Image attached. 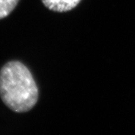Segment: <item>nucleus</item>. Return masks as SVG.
I'll list each match as a JSON object with an SVG mask.
<instances>
[{
	"mask_svg": "<svg viewBox=\"0 0 135 135\" xmlns=\"http://www.w3.org/2000/svg\"><path fill=\"white\" fill-rule=\"evenodd\" d=\"M20 0H0V20L5 18L14 11Z\"/></svg>",
	"mask_w": 135,
	"mask_h": 135,
	"instance_id": "obj_3",
	"label": "nucleus"
},
{
	"mask_svg": "<svg viewBox=\"0 0 135 135\" xmlns=\"http://www.w3.org/2000/svg\"><path fill=\"white\" fill-rule=\"evenodd\" d=\"M0 98L16 113H26L38 100V89L29 68L19 61L6 63L0 70Z\"/></svg>",
	"mask_w": 135,
	"mask_h": 135,
	"instance_id": "obj_1",
	"label": "nucleus"
},
{
	"mask_svg": "<svg viewBox=\"0 0 135 135\" xmlns=\"http://www.w3.org/2000/svg\"><path fill=\"white\" fill-rule=\"evenodd\" d=\"M44 5L49 10L63 13L76 8L81 0H41Z\"/></svg>",
	"mask_w": 135,
	"mask_h": 135,
	"instance_id": "obj_2",
	"label": "nucleus"
}]
</instances>
